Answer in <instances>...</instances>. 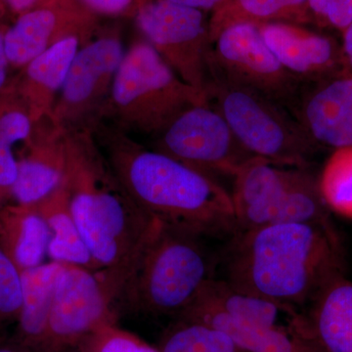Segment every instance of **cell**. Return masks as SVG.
<instances>
[{
  "mask_svg": "<svg viewBox=\"0 0 352 352\" xmlns=\"http://www.w3.org/2000/svg\"><path fill=\"white\" fill-rule=\"evenodd\" d=\"M92 131L132 200L152 219L198 237L237 233L232 197L212 176L96 122Z\"/></svg>",
  "mask_w": 352,
  "mask_h": 352,
  "instance_id": "obj_1",
  "label": "cell"
},
{
  "mask_svg": "<svg viewBox=\"0 0 352 352\" xmlns=\"http://www.w3.org/2000/svg\"><path fill=\"white\" fill-rule=\"evenodd\" d=\"M344 248L333 224L285 222L235 234L222 280L242 293L302 308L344 275Z\"/></svg>",
  "mask_w": 352,
  "mask_h": 352,
  "instance_id": "obj_2",
  "label": "cell"
},
{
  "mask_svg": "<svg viewBox=\"0 0 352 352\" xmlns=\"http://www.w3.org/2000/svg\"><path fill=\"white\" fill-rule=\"evenodd\" d=\"M63 183L69 208L99 271L122 291L157 220L143 212L116 175L91 126L65 129Z\"/></svg>",
  "mask_w": 352,
  "mask_h": 352,
  "instance_id": "obj_3",
  "label": "cell"
},
{
  "mask_svg": "<svg viewBox=\"0 0 352 352\" xmlns=\"http://www.w3.org/2000/svg\"><path fill=\"white\" fill-rule=\"evenodd\" d=\"M217 264L203 238L157 221L132 264L119 300L136 311L178 318L217 279Z\"/></svg>",
  "mask_w": 352,
  "mask_h": 352,
  "instance_id": "obj_4",
  "label": "cell"
},
{
  "mask_svg": "<svg viewBox=\"0 0 352 352\" xmlns=\"http://www.w3.org/2000/svg\"><path fill=\"white\" fill-rule=\"evenodd\" d=\"M207 104L151 44L140 39L126 50L98 120H111L126 133L157 136L183 111Z\"/></svg>",
  "mask_w": 352,
  "mask_h": 352,
  "instance_id": "obj_5",
  "label": "cell"
},
{
  "mask_svg": "<svg viewBox=\"0 0 352 352\" xmlns=\"http://www.w3.org/2000/svg\"><path fill=\"white\" fill-rule=\"evenodd\" d=\"M233 178L237 233L285 222L333 224L319 182L307 168L252 157Z\"/></svg>",
  "mask_w": 352,
  "mask_h": 352,
  "instance_id": "obj_6",
  "label": "cell"
},
{
  "mask_svg": "<svg viewBox=\"0 0 352 352\" xmlns=\"http://www.w3.org/2000/svg\"><path fill=\"white\" fill-rule=\"evenodd\" d=\"M207 97L252 156L281 166H309L319 147L287 109L214 76H208Z\"/></svg>",
  "mask_w": 352,
  "mask_h": 352,
  "instance_id": "obj_7",
  "label": "cell"
},
{
  "mask_svg": "<svg viewBox=\"0 0 352 352\" xmlns=\"http://www.w3.org/2000/svg\"><path fill=\"white\" fill-rule=\"evenodd\" d=\"M208 75L252 90L295 117L307 87L282 66L252 24L231 25L217 34L208 55Z\"/></svg>",
  "mask_w": 352,
  "mask_h": 352,
  "instance_id": "obj_8",
  "label": "cell"
},
{
  "mask_svg": "<svg viewBox=\"0 0 352 352\" xmlns=\"http://www.w3.org/2000/svg\"><path fill=\"white\" fill-rule=\"evenodd\" d=\"M119 293L102 271L67 265L60 271L43 352L80 351L95 332L116 323Z\"/></svg>",
  "mask_w": 352,
  "mask_h": 352,
  "instance_id": "obj_9",
  "label": "cell"
},
{
  "mask_svg": "<svg viewBox=\"0 0 352 352\" xmlns=\"http://www.w3.org/2000/svg\"><path fill=\"white\" fill-rule=\"evenodd\" d=\"M145 41L180 78L207 97L208 55L212 41L205 12L166 0H153L135 17Z\"/></svg>",
  "mask_w": 352,
  "mask_h": 352,
  "instance_id": "obj_10",
  "label": "cell"
},
{
  "mask_svg": "<svg viewBox=\"0 0 352 352\" xmlns=\"http://www.w3.org/2000/svg\"><path fill=\"white\" fill-rule=\"evenodd\" d=\"M156 138L155 150L212 177H233L254 157L210 103L183 111Z\"/></svg>",
  "mask_w": 352,
  "mask_h": 352,
  "instance_id": "obj_11",
  "label": "cell"
},
{
  "mask_svg": "<svg viewBox=\"0 0 352 352\" xmlns=\"http://www.w3.org/2000/svg\"><path fill=\"white\" fill-rule=\"evenodd\" d=\"M126 50L117 34L92 38L76 53L53 111L61 129L92 126L100 117Z\"/></svg>",
  "mask_w": 352,
  "mask_h": 352,
  "instance_id": "obj_12",
  "label": "cell"
},
{
  "mask_svg": "<svg viewBox=\"0 0 352 352\" xmlns=\"http://www.w3.org/2000/svg\"><path fill=\"white\" fill-rule=\"evenodd\" d=\"M98 17L78 0H55L50 6L18 16L6 34L9 65L24 68L51 46L69 38H94Z\"/></svg>",
  "mask_w": 352,
  "mask_h": 352,
  "instance_id": "obj_13",
  "label": "cell"
},
{
  "mask_svg": "<svg viewBox=\"0 0 352 352\" xmlns=\"http://www.w3.org/2000/svg\"><path fill=\"white\" fill-rule=\"evenodd\" d=\"M256 25L278 61L305 85L322 82L346 71L342 46L328 36L296 23L271 22Z\"/></svg>",
  "mask_w": 352,
  "mask_h": 352,
  "instance_id": "obj_14",
  "label": "cell"
},
{
  "mask_svg": "<svg viewBox=\"0 0 352 352\" xmlns=\"http://www.w3.org/2000/svg\"><path fill=\"white\" fill-rule=\"evenodd\" d=\"M296 118L319 148H352L351 74L344 71L307 85Z\"/></svg>",
  "mask_w": 352,
  "mask_h": 352,
  "instance_id": "obj_15",
  "label": "cell"
},
{
  "mask_svg": "<svg viewBox=\"0 0 352 352\" xmlns=\"http://www.w3.org/2000/svg\"><path fill=\"white\" fill-rule=\"evenodd\" d=\"M34 124L27 152L18 160L11 197L20 205H36L62 184L66 170L65 129L50 120Z\"/></svg>",
  "mask_w": 352,
  "mask_h": 352,
  "instance_id": "obj_16",
  "label": "cell"
},
{
  "mask_svg": "<svg viewBox=\"0 0 352 352\" xmlns=\"http://www.w3.org/2000/svg\"><path fill=\"white\" fill-rule=\"evenodd\" d=\"M196 303L217 308L230 316L259 327L315 342L307 312L302 308L242 293L231 288L222 279L214 280L194 305Z\"/></svg>",
  "mask_w": 352,
  "mask_h": 352,
  "instance_id": "obj_17",
  "label": "cell"
},
{
  "mask_svg": "<svg viewBox=\"0 0 352 352\" xmlns=\"http://www.w3.org/2000/svg\"><path fill=\"white\" fill-rule=\"evenodd\" d=\"M85 43L78 38L64 39L34 58L14 85L34 124L52 120L53 111L72 62Z\"/></svg>",
  "mask_w": 352,
  "mask_h": 352,
  "instance_id": "obj_18",
  "label": "cell"
},
{
  "mask_svg": "<svg viewBox=\"0 0 352 352\" xmlns=\"http://www.w3.org/2000/svg\"><path fill=\"white\" fill-rule=\"evenodd\" d=\"M64 264L50 261L21 272L22 307L18 322V344L28 352H43L55 287Z\"/></svg>",
  "mask_w": 352,
  "mask_h": 352,
  "instance_id": "obj_19",
  "label": "cell"
},
{
  "mask_svg": "<svg viewBox=\"0 0 352 352\" xmlns=\"http://www.w3.org/2000/svg\"><path fill=\"white\" fill-rule=\"evenodd\" d=\"M307 312L321 352H352V281L346 275L322 289Z\"/></svg>",
  "mask_w": 352,
  "mask_h": 352,
  "instance_id": "obj_20",
  "label": "cell"
},
{
  "mask_svg": "<svg viewBox=\"0 0 352 352\" xmlns=\"http://www.w3.org/2000/svg\"><path fill=\"white\" fill-rule=\"evenodd\" d=\"M50 232L36 205H4L0 210V247L18 270H31L47 256Z\"/></svg>",
  "mask_w": 352,
  "mask_h": 352,
  "instance_id": "obj_21",
  "label": "cell"
},
{
  "mask_svg": "<svg viewBox=\"0 0 352 352\" xmlns=\"http://www.w3.org/2000/svg\"><path fill=\"white\" fill-rule=\"evenodd\" d=\"M177 319L203 322L223 331L242 352H321L312 340L259 327L201 303L192 305Z\"/></svg>",
  "mask_w": 352,
  "mask_h": 352,
  "instance_id": "obj_22",
  "label": "cell"
},
{
  "mask_svg": "<svg viewBox=\"0 0 352 352\" xmlns=\"http://www.w3.org/2000/svg\"><path fill=\"white\" fill-rule=\"evenodd\" d=\"M36 206L50 228L51 261L99 271L72 214L64 183Z\"/></svg>",
  "mask_w": 352,
  "mask_h": 352,
  "instance_id": "obj_23",
  "label": "cell"
},
{
  "mask_svg": "<svg viewBox=\"0 0 352 352\" xmlns=\"http://www.w3.org/2000/svg\"><path fill=\"white\" fill-rule=\"evenodd\" d=\"M308 0H223L208 20L210 41L226 28L237 24L300 23L307 20Z\"/></svg>",
  "mask_w": 352,
  "mask_h": 352,
  "instance_id": "obj_24",
  "label": "cell"
},
{
  "mask_svg": "<svg viewBox=\"0 0 352 352\" xmlns=\"http://www.w3.org/2000/svg\"><path fill=\"white\" fill-rule=\"evenodd\" d=\"M161 352H242L227 333L203 322L177 319L162 339Z\"/></svg>",
  "mask_w": 352,
  "mask_h": 352,
  "instance_id": "obj_25",
  "label": "cell"
},
{
  "mask_svg": "<svg viewBox=\"0 0 352 352\" xmlns=\"http://www.w3.org/2000/svg\"><path fill=\"white\" fill-rule=\"evenodd\" d=\"M318 182L329 210L352 219V148L335 150Z\"/></svg>",
  "mask_w": 352,
  "mask_h": 352,
  "instance_id": "obj_26",
  "label": "cell"
},
{
  "mask_svg": "<svg viewBox=\"0 0 352 352\" xmlns=\"http://www.w3.org/2000/svg\"><path fill=\"white\" fill-rule=\"evenodd\" d=\"M80 352H161L150 346L138 336L117 327L116 323L108 324L82 344Z\"/></svg>",
  "mask_w": 352,
  "mask_h": 352,
  "instance_id": "obj_27",
  "label": "cell"
},
{
  "mask_svg": "<svg viewBox=\"0 0 352 352\" xmlns=\"http://www.w3.org/2000/svg\"><path fill=\"white\" fill-rule=\"evenodd\" d=\"M21 307V271L0 247V323L18 319Z\"/></svg>",
  "mask_w": 352,
  "mask_h": 352,
  "instance_id": "obj_28",
  "label": "cell"
},
{
  "mask_svg": "<svg viewBox=\"0 0 352 352\" xmlns=\"http://www.w3.org/2000/svg\"><path fill=\"white\" fill-rule=\"evenodd\" d=\"M310 13L344 32L352 23V0H308Z\"/></svg>",
  "mask_w": 352,
  "mask_h": 352,
  "instance_id": "obj_29",
  "label": "cell"
},
{
  "mask_svg": "<svg viewBox=\"0 0 352 352\" xmlns=\"http://www.w3.org/2000/svg\"><path fill=\"white\" fill-rule=\"evenodd\" d=\"M13 145L0 131V203L11 197V188L18 171V160L12 150Z\"/></svg>",
  "mask_w": 352,
  "mask_h": 352,
  "instance_id": "obj_30",
  "label": "cell"
},
{
  "mask_svg": "<svg viewBox=\"0 0 352 352\" xmlns=\"http://www.w3.org/2000/svg\"><path fill=\"white\" fill-rule=\"evenodd\" d=\"M97 17H135L140 6L138 0H78Z\"/></svg>",
  "mask_w": 352,
  "mask_h": 352,
  "instance_id": "obj_31",
  "label": "cell"
},
{
  "mask_svg": "<svg viewBox=\"0 0 352 352\" xmlns=\"http://www.w3.org/2000/svg\"><path fill=\"white\" fill-rule=\"evenodd\" d=\"M54 1L55 0H3L7 10L17 15V17L34 9L50 6Z\"/></svg>",
  "mask_w": 352,
  "mask_h": 352,
  "instance_id": "obj_32",
  "label": "cell"
},
{
  "mask_svg": "<svg viewBox=\"0 0 352 352\" xmlns=\"http://www.w3.org/2000/svg\"><path fill=\"white\" fill-rule=\"evenodd\" d=\"M8 25L0 22V91L4 89L9 65L6 51V34Z\"/></svg>",
  "mask_w": 352,
  "mask_h": 352,
  "instance_id": "obj_33",
  "label": "cell"
},
{
  "mask_svg": "<svg viewBox=\"0 0 352 352\" xmlns=\"http://www.w3.org/2000/svg\"><path fill=\"white\" fill-rule=\"evenodd\" d=\"M166 1L179 4V6L191 7V8L204 11V12H208V11L212 12L223 0H166Z\"/></svg>",
  "mask_w": 352,
  "mask_h": 352,
  "instance_id": "obj_34",
  "label": "cell"
},
{
  "mask_svg": "<svg viewBox=\"0 0 352 352\" xmlns=\"http://www.w3.org/2000/svg\"><path fill=\"white\" fill-rule=\"evenodd\" d=\"M342 39V52L344 69L352 75V23L344 30Z\"/></svg>",
  "mask_w": 352,
  "mask_h": 352,
  "instance_id": "obj_35",
  "label": "cell"
},
{
  "mask_svg": "<svg viewBox=\"0 0 352 352\" xmlns=\"http://www.w3.org/2000/svg\"><path fill=\"white\" fill-rule=\"evenodd\" d=\"M0 352H28L19 344L17 346H0Z\"/></svg>",
  "mask_w": 352,
  "mask_h": 352,
  "instance_id": "obj_36",
  "label": "cell"
},
{
  "mask_svg": "<svg viewBox=\"0 0 352 352\" xmlns=\"http://www.w3.org/2000/svg\"><path fill=\"white\" fill-rule=\"evenodd\" d=\"M7 12V9L6 6H4L3 0H0V19L6 15Z\"/></svg>",
  "mask_w": 352,
  "mask_h": 352,
  "instance_id": "obj_37",
  "label": "cell"
},
{
  "mask_svg": "<svg viewBox=\"0 0 352 352\" xmlns=\"http://www.w3.org/2000/svg\"><path fill=\"white\" fill-rule=\"evenodd\" d=\"M153 0H138L139 6H145V4L150 3V2H152Z\"/></svg>",
  "mask_w": 352,
  "mask_h": 352,
  "instance_id": "obj_38",
  "label": "cell"
},
{
  "mask_svg": "<svg viewBox=\"0 0 352 352\" xmlns=\"http://www.w3.org/2000/svg\"><path fill=\"white\" fill-rule=\"evenodd\" d=\"M3 207V205H2L1 203H0V210H1V208Z\"/></svg>",
  "mask_w": 352,
  "mask_h": 352,
  "instance_id": "obj_39",
  "label": "cell"
}]
</instances>
